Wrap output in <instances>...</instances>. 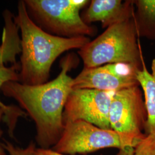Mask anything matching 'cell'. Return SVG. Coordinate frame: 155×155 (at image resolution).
<instances>
[{
	"label": "cell",
	"instance_id": "9a60e30c",
	"mask_svg": "<svg viewBox=\"0 0 155 155\" xmlns=\"http://www.w3.org/2000/svg\"><path fill=\"white\" fill-rule=\"evenodd\" d=\"M32 155H68L61 154L59 152H57L52 149H45L39 148H35L33 150Z\"/></svg>",
	"mask_w": 155,
	"mask_h": 155
},
{
	"label": "cell",
	"instance_id": "5bb4252c",
	"mask_svg": "<svg viewBox=\"0 0 155 155\" xmlns=\"http://www.w3.org/2000/svg\"><path fill=\"white\" fill-rule=\"evenodd\" d=\"M133 155H155V134H147L135 147Z\"/></svg>",
	"mask_w": 155,
	"mask_h": 155
},
{
	"label": "cell",
	"instance_id": "5b68a950",
	"mask_svg": "<svg viewBox=\"0 0 155 155\" xmlns=\"http://www.w3.org/2000/svg\"><path fill=\"white\" fill-rule=\"evenodd\" d=\"M147 113L140 85L117 91L109 111L111 129L120 137L127 155H133L137 144L146 136Z\"/></svg>",
	"mask_w": 155,
	"mask_h": 155
},
{
	"label": "cell",
	"instance_id": "9c48e42d",
	"mask_svg": "<svg viewBox=\"0 0 155 155\" xmlns=\"http://www.w3.org/2000/svg\"><path fill=\"white\" fill-rule=\"evenodd\" d=\"M134 9L133 1L93 0L82 18L87 24L100 22L107 28L133 17Z\"/></svg>",
	"mask_w": 155,
	"mask_h": 155
},
{
	"label": "cell",
	"instance_id": "4fadbf2b",
	"mask_svg": "<svg viewBox=\"0 0 155 155\" xmlns=\"http://www.w3.org/2000/svg\"><path fill=\"white\" fill-rule=\"evenodd\" d=\"M20 70V64L18 62L17 64L11 66L6 67L5 65L0 66V90L2 86L9 81L18 82V72ZM0 107L4 111L3 120L8 127L9 133L11 137H13L15 129L17 122L20 117H25L27 114L22 109L16 106L5 105L0 100Z\"/></svg>",
	"mask_w": 155,
	"mask_h": 155
},
{
	"label": "cell",
	"instance_id": "277c9868",
	"mask_svg": "<svg viewBox=\"0 0 155 155\" xmlns=\"http://www.w3.org/2000/svg\"><path fill=\"white\" fill-rule=\"evenodd\" d=\"M28 15L46 32L73 38L93 35L95 28L83 21L81 10L87 0H24Z\"/></svg>",
	"mask_w": 155,
	"mask_h": 155
},
{
	"label": "cell",
	"instance_id": "8fae6325",
	"mask_svg": "<svg viewBox=\"0 0 155 155\" xmlns=\"http://www.w3.org/2000/svg\"><path fill=\"white\" fill-rule=\"evenodd\" d=\"M137 78L143 92L147 113L145 134H155V59L152 62L151 72L144 64L143 69L137 71Z\"/></svg>",
	"mask_w": 155,
	"mask_h": 155
},
{
	"label": "cell",
	"instance_id": "7a4b0ae2",
	"mask_svg": "<svg viewBox=\"0 0 155 155\" xmlns=\"http://www.w3.org/2000/svg\"><path fill=\"white\" fill-rule=\"evenodd\" d=\"M15 20L20 32L21 56L18 82L40 85L48 82L51 68L64 52L81 49L90 41L87 36L65 38L47 33L29 16L24 1H19Z\"/></svg>",
	"mask_w": 155,
	"mask_h": 155
},
{
	"label": "cell",
	"instance_id": "6da1fadb",
	"mask_svg": "<svg viewBox=\"0 0 155 155\" xmlns=\"http://www.w3.org/2000/svg\"><path fill=\"white\" fill-rule=\"evenodd\" d=\"M77 63L75 55L68 54L62 58L61 72L52 81L35 86L9 81L1 88L5 96L16 101L32 119L36 129V140L40 148L50 149L61 137L64 128V109L73 89V79L68 73Z\"/></svg>",
	"mask_w": 155,
	"mask_h": 155
},
{
	"label": "cell",
	"instance_id": "30bf717a",
	"mask_svg": "<svg viewBox=\"0 0 155 155\" xmlns=\"http://www.w3.org/2000/svg\"><path fill=\"white\" fill-rule=\"evenodd\" d=\"M4 27L0 45V66L11 63L17 64V56L21 54V40L19 29L15 20V15L8 9L2 13Z\"/></svg>",
	"mask_w": 155,
	"mask_h": 155
},
{
	"label": "cell",
	"instance_id": "ba28073f",
	"mask_svg": "<svg viewBox=\"0 0 155 155\" xmlns=\"http://www.w3.org/2000/svg\"><path fill=\"white\" fill-rule=\"evenodd\" d=\"M136 67L125 63H111L84 68L73 79V89H91L114 91L140 85Z\"/></svg>",
	"mask_w": 155,
	"mask_h": 155
},
{
	"label": "cell",
	"instance_id": "3957f363",
	"mask_svg": "<svg viewBox=\"0 0 155 155\" xmlns=\"http://www.w3.org/2000/svg\"><path fill=\"white\" fill-rule=\"evenodd\" d=\"M137 38L134 16L106 28L78 51L84 68L125 63L142 70L145 63Z\"/></svg>",
	"mask_w": 155,
	"mask_h": 155
},
{
	"label": "cell",
	"instance_id": "2e32d148",
	"mask_svg": "<svg viewBox=\"0 0 155 155\" xmlns=\"http://www.w3.org/2000/svg\"><path fill=\"white\" fill-rule=\"evenodd\" d=\"M4 111L0 107V121L3 120L4 118ZM3 134V130L0 127V137L2 136ZM0 155H6L5 150L2 147V145H0Z\"/></svg>",
	"mask_w": 155,
	"mask_h": 155
},
{
	"label": "cell",
	"instance_id": "8992f818",
	"mask_svg": "<svg viewBox=\"0 0 155 155\" xmlns=\"http://www.w3.org/2000/svg\"><path fill=\"white\" fill-rule=\"evenodd\" d=\"M106 148H116L127 155L120 136L112 129H104L83 120L67 122L52 150L61 154H85Z\"/></svg>",
	"mask_w": 155,
	"mask_h": 155
},
{
	"label": "cell",
	"instance_id": "7c38bea8",
	"mask_svg": "<svg viewBox=\"0 0 155 155\" xmlns=\"http://www.w3.org/2000/svg\"><path fill=\"white\" fill-rule=\"evenodd\" d=\"M134 20L138 37L155 40V0H134Z\"/></svg>",
	"mask_w": 155,
	"mask_h": 155
},
{
	"label": "cell",
	"instance_id": "52a82bcc",
	"mask_svg": "<svg viewBox=\"0 0 155 155\" xmlns=\"http://www.w3.org/2000/svg\"><path fill=\"white\" fill-rule=\"evenodd\" d=\"M114 93L95 89H72L64 109V124L83 120L104 129H111L109 111Z\"/></svg>",
	"mask_w": 155,
	"mask_h": 155
}]
</instances>
